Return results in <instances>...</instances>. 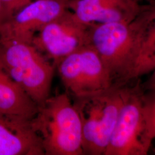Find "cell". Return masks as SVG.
Here are the masks:
<instances>
[{
	"label": "cell",
	"instance_id": "obj_1",
	"mask_svg": "<svg viewBox=\"0 0 155 155\" xmlns=\"http://www.w3.org/2000/svg\"><path fill=\"white\" fill-rule=\"evenodd\" d=\"M152 24L150 4L130 22L91 24L90 45L105 65L113 86L130 85L146 74L143 50Z\"/></svg>",
	"mask_w": 155,
	"mask_h": 155
},
{
	"label": "cell",
	"instance_id": "obj_2",
	"mask_svg": "<svg viewBox=\"0 0 155 155\" xmlns=\"http://www.w3.org/2000/svg\"><path fill=\"white\" fill-rule=\"evenodd\" d=\"M30 124L45 155H84L81 118L67 93L50 96Z\"/></svg>",
	"mask_w": 155,
	"mask_h": 155
},
{
	"label": "cell",
	"instance_id": "obj_3",
	"mask_svg": "<svg viewBox=\"0 0 155 155\" xmlns=\"http://www.w3.org/2000/svg\"><path fill=\"white\" fill-rule=\"evenodd\" d=\"M132 85L72 98L82 123L84 155H104Z\"/></svg>",
	"mask_w": 155,
	"mask_h": 155
},
{
	"label": "cell",
	"instance_id": "obj_4",
	"mask_svg": "<svg viewBox=\"0 0 155 155\" xmlns=\"http://www.w3.org/2000/svg\"><path fill=\"white\" fill-rule=\"evenodd\" d=\"M0 65L39 107L51 96L55 66L32 44L0 39Z\"/></svg>",
	"mask_w": 155,
	"mask_h": 155
},
{
	"label": "cell",
	"instance_id": "obj_5",
	"mask_svg": "<svg viewBox=\"0 0 155 155\" xmlns=\"http://www.w3.org/2000/svg\"><path fill=\"white\" fill-rule=\"evenodd\" d=\"M143 92L140 80L131 86L104 155H148L152 143L146 133Z\"/></svg>",
	"mask_w": 155,
	"mask_h": 155
},
{
	"label": "cell",
	"instance_id": "obj_6",
	"mask_svg": "<svg viewBox=\"0 0 155 155\" xmlns=\"http://www.w3.org/2000/svg\"><path fill=\"white\" fill-rule=\"evenodd\" d=\"M56 68L67 93L72 98L94 94L113 86L109 72L91 45L67 56Z\"/></svg>",
	"mask_w": 155,
	"mask_h": 155
},
{
	"label": "cell",
	"instance_id": "obj_7",
	"mask_svg": "<svg viewBox=\"0 0 155 155\" xmlns=\"http://www.w3.org/2000/svg\"><path fill=\"white\" fill-rule=\"evenodd\" d=\"M91 24L82 22L67 9L41 28L32 44L56 67L67 56L90 45Z\"/></svg>",
	"mask_w": 155,
	"mask_h": 155
},
{
	"label": "cell",
	"instance_id": "obj_8",
	"mask_svg": "<svg viewBox=\"0 0 155 155\" xmlns=\"http://www.w3.org/2000/svg\"><path fill=\"white\" fill-rule=\"evenodd\" d=\"M69 0H33L3 25L0 39L31 43L45 25L68 9Z\"/></svg>",
	"mask_w": 155,
	"mask_h": 155
},
{
	"label": "cell",
	"instance_id": "obj_9",
	"mask_svg": "<svg viewBox=\"0 0 155 155\" xmlns=\"http://www.w3.org/2000/svg\"><path fill=\"white\" fill-rule=\"evenodd\" d=\"M145 5L137 0H69L68 9L87 24L132 21Z\"/></svg>",
	"mask_w": 155,
	"mask_h": 155
},
{
	"label": "cell",
	"instance_id": "obj_10",
	"mask_svg": "<svg viewBox=\"0 0 155 155\" xmlns=\"http://www.w3.org/2000/svg\"><path fill=\"white\" fill-rule=\"evenodd\" d=\"M0 155H45L30 121L0 114Z\"/></svg>",
	"mask_w": 155,
	"mask_h": 155
},
{
	"label": "cell",
	"instance_id": "obj_11",
	"mask_svg": "<svg viewBox=\"0 0 155 155\" xmlns=\"http://www.w3.org/2000/svg\"><path fill=\"white\" fill-rule=\"evenodd\" d=\"M39 106L0 65V114L30 121Z\"/></svg>",
	"mask_w": 155,
	"mask_h": 155
},
{
	"label": "cell",
	"instance_id": "obj_12",
	"mask_svg": "<svg viewBox=\"0 0 155 155\" xmlns=\"http://www.w3.org/2000/svg\"><path fill=\"white\" fill-rule=\"evenodd\" d=\"M143 109L147 136L152 143L155 139V91L144 90Z\"/></svg>",
	"mask_w": 155,
	"mask_h": 155
},
{
	"label": "cell",
	"instance_id": "obj_13",
	"mask_svg": "<svg viewBox=\"0 0 155 155\" xmlns=\"http://www.w3.org/2000/svg\"><path fill=\"white\" fill-rule=\"evenodd\" d=\"M33 0H1L5 22Z\"/></svg>",
	"mask_w": 155,
	"mask_h": 155
},
{
	"label": "cell",
	"instance_id": "obj_14",
	"mask_svg": "<svg viewBox=\"0 0 155 155\" xmlns=\"http://www.w3.org/2000/svg\"><path fill=\"white\" fill-rule=\"evenodd\" d=\"M152 72V74L147 82L142 84L144 90L155 91V68Z\"/></svg>",
	"mask_w": 155,
	"mask_h": 155
},
{
	"label": "cell",
	"instance_id": "obj_15",
	"mask_svg": "<svg viewBox=\"0 0 155 155\" xmlns=\"http://www.w3.org/2000/svg\"><path fill=\"white\" fill-rule=\"evenodd\" d=\"M149 4H150L152 5L153 8V25L152 27V32L155 37V1Z\"/></svg>",
	"mask_w": 155,
	"mask_h": 155
},
{
	"label": "cell",
	"instance_id": "obj_16",
	"mask_svg": "<svg viewBox=\"0 0 155 155\" xmlns=\"http://www.w3.org/2000/svg\"><path fill=\"white\" fill-rule=\"evenodd\" d=\"M4 23H5V20H4L3 15H2V9L1 2V0H0V32H1V29L2 28V26Z\"/></svg>",
	"mask_w": 155,
	"mask_h": 155
},
{
	"label": "cell",
	"instance_id": "obj_17",
	"mask_svg": "<svg viewBox=\"0 0 155 155\" xmlns=\"http://www.w3.org/2000/svg\"><path fill=\"white\" fill-rule=\"evenodd\" d=\"M137 1H139V2L141 1H146V2H147V4L152 3V2H155V0H137Z\"/></svg>",
	"mask_w": 155,
	"mask_h": 155
},
{
	"label": "cell",
	"instance_id": "obj_18",
	"mask_svg": "<svg viewBox=\"0 0 155 155\" xmlns=\"http://www.w3.org/2000/svg\"></svg>",
	"mask_w": 155,
	"mask_h": 155
}]
</instances>
